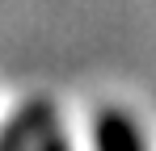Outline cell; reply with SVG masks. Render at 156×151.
Masks as SVG:
<instances>
[{
	"label": "cell",
	"instance_id": "6da1fadb",
	"mask_svg": "<svg viewBox=\"0 0 156 151\" xmlns=\"http://www.w3.org/2000/svg\"><path fill=\"white\" fill-rule=\"evenodd\" d=\"M101 139H105V147H110V151H135V139H131V130L118 122V118H105Z\"/></svg>",
	"mask_w": 156,
	"mask_h": 151
}]
</instances>
